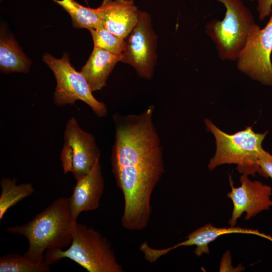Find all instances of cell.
I'll return each mask as SVG.
<instances>
[{"mask_svg":"<svg viewBox=\"0 0 272 272\" xmlns=\"http://www.w3.org/2000/svg\"><path fill=\"white\" fill-rule=\"evenodd\" d=\"M154 110L150 105L140 114L113 115L112 170L124 198L121 223L131 231L148 226L152 195L165 171L163 147L153 120Z\"/></svg>","mask_w":272,"mask_h":272,"instance_id":"obj_1","label":"cell"},{"mask_svg":"<svg viewBox=\"0 0 272 272\" xmlns=\"http://www.w3.org/2000/svg\"><path fill=\"white\" fill-rule=\"evenodd\" d=\"M77 223L71 214L69 197L62 196L26 224L10 227L6 230L25 236L29 248L24 255L34 262L44 263L46 250L70 246Z\"/></svg>","mask_w":272,"mask_h":272,"instance_id":"obj_2","label":"cell"},{"mask_svg":"<svg viewBox=\"0 0 272 272\" xmlns=\"http://www.w3.org/2000/svg\"><path fill=\"white\" fill-rule=\"evenodd\" d=\"M64 258L76 262L89 272H123L111 243L99 231L77 223L72 243L65 250L48 249L44 260L49 265Z\"/></svg>","mask_w":272,"mask_h":272,"instance_id":"obj_3","label":"cell"},{"mask_svg":"<svg viewBox=\"0 0 272 272\" xmlns=\"http://www.w3.org/2000/svg\"><path fill=\"white\" fill-rule=\"evenodd\" d=\"M205 121L216 140L215 154L208 164L210 170L222 165L233 164L242 174L254 175L257 173L262 175L258 160L264 150L262 144L267 131L256 133L248 126L233 134H228L210 120L206 119Z\"/></svg>","mask_w":272,"mask_h":272,"instance_id":"obj_4","label":"cell"},{"mask_svg":"<svg viewBox=\"0 0 272 272\" xmlns=\"http://www.w3.org/2000/svg\"><path fill=\"white\" fill-rule=\"evenodd\" d=\"M226 8L223 20L214 19L206 26V32L216 45L223 60L236 61L246 41L254 17L243 0H218Z\"/></svg>","mask_w":272,"mask_h":272,"instance_id":"obj_5","label":"cell"},{"mask_svg":"<svg viewBox=\"0 0 272 272\" xmlns=\"http://www.w3.org/2000/svg\"><path fill=\"white\" fill-rule=\"evenodd\" d=\"M42 59L52 70L56 79V86L53 94L55 105H73L76 101L81 100L88 105L98 117L107 115L106 105L93 95L84 76L71 65L67 53H63L61 58L46 53Z\"/></svg>","mask_w":272,"mask_h":272,"instance_id":"obj_6","label":"cell"},{"mask_svg":"<svg viewBox=\"0 0 272 272\" xmlns=\"http://www.w3.org/2000/svg\"><path fill=\"white\" fill-rule=\"evenodd\" d=\"M272 9L269 20L262 29L251 26L245 44L237 59V69L253 80L272 87Z\"/></svg>","mask_w":272,"mask_h":272,"instance_id":"obj_7","label":"cell"},{"mask_svg":"<svg viewBox=\"0 0 272 272\" xmlns=\"http://www.w3.org/2000/svg\"><path fill=\"white\" fill-rule=\"evenodd\" d=\"M63 139L60 156L63 172H72L78 180L87 174L100 160V150L94 136L82 129L74 117L66 124Z\"/></svg>","mask_w":272,"mask_h":272,"instance_id":"obj_8","label":"cell"},{"mask_svg":"<svg viewBox=\"0 0 272 272\" xmlns=\"http://www.w3.org/2000/svg\"><path fill=\"white\" fill-rule=\"evenodd\" d=\"M157 39L151 15L141 11L137 23L125 39L121 62L132 66L140 77L151 79L157 61Z\"/></svg>","mask_w":272,"mask_h":272,"instance_id":"obj_9","label":"cell"},{"mask_svg":"<svg viewBox=\"0 0 272 272\" xmlns=\"http://www.w3.org/2000/svg\"><path fill=\"white\" fill-rule=\"evenodd\" d=\"M248 175L242 174L240 185L235 187L230 181L231 191L227 194L233 202V209L228 223L235 226L237 220L244 213L248 220L260 212L268 210L272 207V188L260 181H252Z\"/></svg>","mask_w":272,"mask_h":272,"instance_id":"obj_10","label":"cell"},{"mask_svg":"<svg viewBox=\"0 0 272 272\" xmlns=\"http://www.w3.org/2000/svg\"><path fill=\"white\" fill-rule=\"evenodd\" d=\"M240 233L252 234L261 237L272 242V236L260 232L257 229L230 226L229 227H216L209 223L190 233L187 238L172 246L164 249H155L148 244H145L142 248L145 259L151 263L156 262L162 256L181 246H195L194 251L197 256L210 253L209 244L217 238L225 234Z\"/></svg>","mask_w":272,"mask_h":272,"instance_id":"obj_11","label":"cell"},{"mask_svg":"<svg viewBox=\"0 0 272 272\" xmlns=\"http://www.w3.org/2000/svg\"><path fill=\"white\" fill-rule=\"evenodd\" d=\"M104 188V180L98 160L87 174L77 180L73 193L69 197L71 214L75 222L82 212L98 208Z\"/></svg>","mask_w":272,"mask_h":272,"instance_id":"obj_12","label":"cell"},{"mask_svg":"<svg viewBox=\"0 0 272 272\" xmlns=\"http://www.w3.org/2000/svg\"><path fill=\"white\" fill-rule=\"evenodd\" d=\"M94 11L101 19L104 28L123 39L137 23L141 12L133 0H103Z\"/></svg>","mask_w":272,"mask_h":272,"instance_id":"obj_13","label":"cell"},{"mask_svg":"<svg viewBox=\"0 0 272 272\" xmlns=\"http://www.w3.org/2000/svg\"><path fill=\"white\" fill-rule=\"evenodd\" d=\"M122 57V54H116L94 47L80 72L92 92L100 90L106 85L108 77L116 64L121 61Z\"/></svg>","mask_w":272,"mask_h":272,"instance_id":"obj_14","label":"cell"},{"mask_svg":"<svg viewBox=\"0 0 272 272\" xmlns=\"http://www.w3.org/2000/svg\"><path fill=\"white\" fill-rule=\"evenodd\" d=\"M30 59L12 38H1L0 41V68L2 72L26 73L31 66Z\"/></svg>","mask_w":272,"mask_h":272,"instance_id":"obj_15","label":"cell"},{"mask_svg":"<svg viewBox=\"0 0 272 272\" xmlns=\"http://www.w3.org/2000/svg\"><path fill=\"white\" fill-rule=\"evenodd\" d=\"M53 1L70 14L74 27L88 30L104 28L101 19L94 9L84 7L75 0Z\"/></svg>","mask_w":272,"mask_h":272,"instance_id":"obj_16","label":"cell"},{"mask_svg":"<svg viewBox=\"0 0 272 272\" xmlns=\"http://www.w3.org/2000/svg\"><path fill=\"white\" fill-rule=\"evenodd\" d=\"M15 178H2L0 181L2 192L0 195V220L7 211L22 199L31 195L34 191L32 184H17Z\"/></svg>","mask_w":272,"mask_h":272,"instance_id":"obj_17","label":"cell"},{"mask_svg":"<svg viewBox=\"0 0 272 272\" xmlns=\"http://www.w3.org/2000/svg\"><path fill=\"white\" fill-rule=\"evenodd\" d=\"M47 263L32 261L24 254L8 253L0 257V272H49Z\"/></svg>","mask_w":272,"mask_h":272,"instance_id":"obj_18","label":"cell"},{"mask_svg":"<svg viewBox=\"0 0 272 272\" xmlns=\"http://www.w3.org/2000/svg\"><path fill=\"white\" fill-rule=\"evenodd\" d=\"M94 47L100 48L112 53L122 54L125 49V39L111 33L104 28L90 29Z\"/></svg>","mask_w":272,"mask_h":272,"instance_id":"obj_19","label":"cell"},{"mask_svg":"<svg viewBox=\"0 0 272 272\" xmlns=\"http://www.w3.org/2000/svg\"><path fill=\"white\" fill-rule=\"evenodd\" d=\"M258 164L262 172V176L272 179V155L264 150L259 156Z\"/></svg>","mask_w":272,"mask_h":272,"instance_id":"obj_20","label":"cell"},{"mask_svg":"<svg viewBox=\"0 0 272 272\" xmlns=\"http://www.w3.org/2000/svg\"><path fill=\"white\" fill-rule=\"evenodd\" d=\"M257 3L256 9L258 18L259 20L262 21L271 14L272 0H258Z\"/></svg>","mask_w":272,"mask_h":272,"instance_id":"obj_21","label":"cell"},{"mask_svg":"<svg viewBox=\"0 0 272 272\" xmlns=\"http://www.w3.org/2000/svg\"><path fill=\"white\" fill-rule=\"evenodd\" d=\"M250 1H258V0H250Z\"/></svg>","mask_w":272,"mask_h":272,"instance_id":"obj_22","label":"cell"}]
</instances>
